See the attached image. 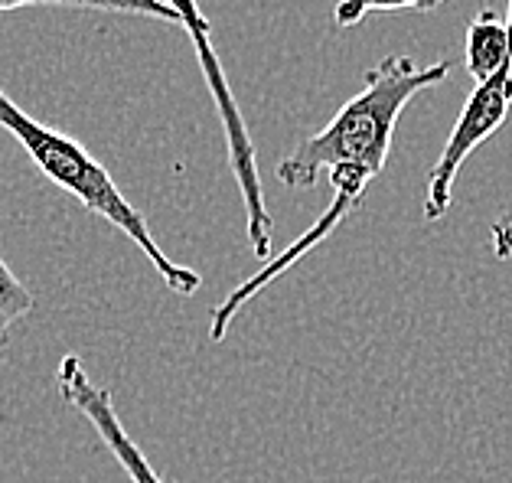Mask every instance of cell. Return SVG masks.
I'll list each match as a JSON object with an SVG mask.
<instances>
[{
  "mask_svg": "<svg viewBox=\"0 0 512 483\" xmlns=\"http://www.w3.org/2000/svg\"><path fill=\"white\" fill-rule=\"evenodd\" d=\"M451 79V66L444 59L437 63H418L411 56H385L362 76V89L349 98V102L336 111L333 121L323 131L310 134L291 154L278 160L274 177L278 183L291 190H310L317 187L320 173H330L333 200L323 209L320 219L304 235L287 245L281 255H274L271 262L242 281L239 288L229 291L209 317V340L219 343L229 333V324L235 314L252 301L258 291H265L274 278H281L284 271H291L307 252H314L330 235L343 226V222L356 213L366 200L369 183L379 177L389 164L395 128L408 102L424 89H434Z\"/></svg>",
  "mask_w": 512,
  "mask_h": 483,
  "instance_id": "6da1fadb",
  "label": "cell"
},
{
  "mask_svg": "<svg viewBox=\"0 0 512 483\" xmlns=\"http://www.w3.org/2000/svg\"><path fill=\"white\" fill-rule=\"evenodd\" d=\"M0 128L27 151L33 167L40 170L53 187L76 196L92 216L105 219L108 226H115L124 235V239H131L173 294L193 297L203 288V275H199V271L177 265L160 249L151 226H147V219L141 216V209H134L128 203V196L118 190V183L111 180L108 170L98 164L76 138H69V134H62L56 128L43 125V121H36L33 115H27L4 89H0Z\"/></svg>",
  "mask_w": 512,
  "mask_h": 483,
  "instance_id": "7a4b0ae2",
  "label": "cell"
},
{
  "mask_svg": "<svg viewBox=\"0 0 512 483\" xmlns=\"http://www.w3.org/2000/svg\"><path fill=\"white\" fill-rule=\"evenodd\" d=\"M167 10H173V17L190 36V43L196 49L199 69H203V79L209 85V95L216 102L222 131H226V147H229V164L235 173V183H239L242 203H245V226H248V245L258 258H271V213L265 206V190H261V177H258V157H255V141L248 134V125L242 118V108L235 102V95L229 89L226 69L219 63V53L212 46V23L209 17L199 10L196 0H160Z\"/></svg>",
  "mask_w": 512,
  "mask_h": 483,
  "instance_id": "3957f363",
  "label": "cell"
},
{
  "mask_svg": "<svg viewBox=\"0 0 512 483\" xmlns=\"http://www.w3.org/2000/svg\"><path fill=\"white\" fill-rule=\"evenodd\" d=\"M56 389L62 395V402L69 408H76V412L98 431V438L115 454V461L121 464L124 474L131 477V483H164L157 470L151 467V461H147V454L137 448V441L128 435V428H124L115 399H111V389L95 386L76 353H66L59 359Z\"/></svg>",
  "mask_w": 512,
  "mask_h": 483,
  "instance_id": "277c9868",
  "label": "cell"
},
{
  "mask_svg": "<svg viewBox=\"0 0 512 483\" xmlns=\"http://www.w3.org/2000/svg\"><path fill=\"white\" fill-rule=\"evenodd\" d=\"M20 7H76V10H108V14H128L177 23L173 10H167L160 0H0V10H20Z\"/></svg>",
  "mask_w": 512,
  "mask_h": 483,
  "instance_id": "5b68a950",
  "label": "cell"
},
{
  "mask_svg": "<svg viewBox=\"0 0 512 483\" xmlns=\"http://www.w3.org/2000/svg\"><path fill=\"white\" fill-rule=\"evenodd\" d=\"M441 4H447V0H336L333 23L346 30L372 14H405V10H411V14H431Z\"/></svg>",
  "mask_w": 512,
  "mask_h": 483,
  "instance_id": "8992f818",
  "label": "cell"
},
{
  "mask_svg": "<svg viewBox=\"0 0 512 483\" xmlns=\"http://www.w3.org/2000/svg\"><path fill=\"white\" fill-rule=\"evenodd\" d=\"M33 304H36L33 291L10 271L4 258H0V346L7 343L14 324H20V320L33 311Z\"/></svg>",
  "mask_w": 512,
  "mask_h": 483,
  "instance_id": "52a82bcc",
  "label": "cell"
},
{
  "mask_svg": "<svg viewBox=\"0 0 512 483\" xmlns=\"http://www.w3.org/2000/svg\"><path fill=\"white\" fill-rule=\"evenodd\" d=\"M490 242H493V255L499 258V262L512 258V213L493 222V226H490Z\"/></svg>",
  "mask_w": 512,
  "mask_h": 483,
  "instance_id": "ba28073f",
  "label": "cell"
}]
</instances>
